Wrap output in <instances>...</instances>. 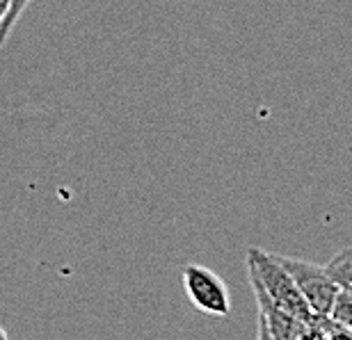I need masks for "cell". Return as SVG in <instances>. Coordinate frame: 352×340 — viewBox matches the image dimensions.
<instances>
[{
    "instance_id": "cell-1",
    "label": "cell",
    "mask_w": 352,
    "mask_h": 340,
    "mask_svg": "<svg viewBox=\"0 0 352 340\" xmlns=\"http://www.w3.org/2000/svg\"><path fill=\"white\" fill-rule=\"evenodd\" d=\"M248 272L250 283L254 288V293L263 295L267 302L281 308L284 313H291L300 320H314L311 308L302 297L298 283L293 281L291 272L286 270L279 256L267 253L258 247H252L248 251Z\"/></svg>"
},
{
    "instance_id": "cell-2",
    "label": "cell",
    "mask_w": 352,
    "mask_h": 340,
    "mask_svg": "<svg viewBox=\"0 0 352 340\" xmlns=\"http://www.w3.org/2000/svg\"><path fill=\"white\" fill-rule=\"evenodd\" d=\"M279 260L284 263L286 270L291 272L293 281L298 283L300 293L305 297V302L309 304V308H311V313L318 317L332 315V308L343 288L327 274L325 267L309 263V260H302V258H291V256H279Z\"/></svg>"
},
{
    "instance_id": "cell-3",
    "label": "cell",
    "mask_w": 352,
    "mask_h": 340,
    "mask_svg": "<svg viewBox=\"0 0 352 340\" xmlns=\"http://www.w3.org/2000/svg\"><path fill=\"white\" fill-rule=\"evenodd\" d=\"M183 290H186L190 304L206 315L227 317L231 313V297L224 281L213 270L204 265L190 263L181 272Z\"/></svg>"
},
{
    "instance_id": "cell-4",
    "label": "cell",
    "mask_w": 352,
    "mask_h": 340,
    "mask_svg": "<svg viewBox=\"0 0 352 340\" xmlns=\"http://www.w3.org/2000/svg\"><path fill=\"white\" fill-rule=\"evenodd\" d=\"M325 270L343 290L352 288V247L341 249L336 253V256L325 265Z\"/></svg>"
},
{
    "instance_id": "cell-5",
    "label": "cell",
    "mask_w": 352,
    "mask_h": 340,
    "mask_svg": "<svg viewBox=\"0 0 352 340\" xmlns=\"http://www.w3.org/2000/svg\"><path fill=\"white\" fill-rule=\"evenodd\" d=\"M316 334L318 340H352V331L334 317H316Z\"/></svg>"
},
{
    "instance_id": "cell-6",
    "label": "cell",
    "mask_w": 352,
    "mask_h": 340,
    "mask_svg": "<svg viewBox=\"0 0 352 340\" xmlns=\"http://www.w3.org/2000/svg\"><path fill=\"white\" fill-rule=\"evenodd\" d=\"M30 3H32V0H12V3H10V12H7L5 23H3V27H0V46L10 39L12 30L16 27L19 19L23 16V12L28 10V5H30Z\"/></svg>"
},
{
    "instance_id": "cell-7",
    "label": "cell",
    "mask_w": 352,
    "mask_h": 340,
    "mask_svg": "<svg viewBox=\"0 0 352 340\" xmlns=\"http://www.w3.org/2000/svg\"><path fill=\"white\" fill-rule=\"evenodd\" d=\"M336 322H341L343 327H348L352 331V295L348 290H341L339 299H336L334 308H332V315Z\"/></svg>"
},
{
    "instance_id": "cell-8",
    "label": "cell",
    "mask_w": 352,
    "mask_h": 340,
    "mask_svg": "<svg viewBox=\"0 0 352 340\" xmlns=\"http://www.w3.org/2000/svg\"><path fill=\"white\" fill-rule=\"evenodd\" d=\"M10 3L12 0H0V27H3V23H5L7 12H10Z\"/></svg>"
},
{
    "instance_id": "cell-9",
    "label": "cell",
    "mask_w": 352,
    "mask_h": 340,
    "mask_svg": "<svg viewBox=\"0 0 352 340\" xmlns=\"http://www.w3.org/2000/svg\"><path fill=\"white\" fill-rule=\"evenodd\" d=\"M0 340H10V338H7V331L3 327H0Z\"/></svg>"
},
{
    "instance_id": "cell-10",
    "label": "cell",
    "mask_w": 352,
    "mask_h": 340,
    "mask_svg": "<svg viewBox=\"0 0 352 340\" xmlns=\"http://www.w3.org/2000/svg\"><path fill=\"white\" fill-rule=\"evenodd\" d=\"M348 293H350V295H352V288H348Z\"/></svg>"
}]
</instances>
